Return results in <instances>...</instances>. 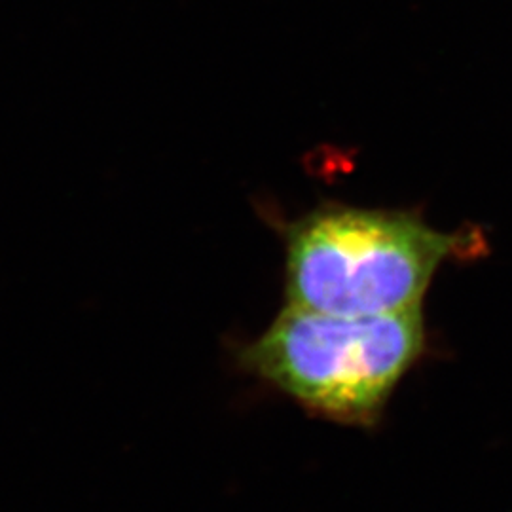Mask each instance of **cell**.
Returning <instances> with one entry per match:
<instances>
[{
  "label": "cell",
  "mask_w": 512,
  "mask_h": 512,
  "mask_svg": "<svg viewBox=\"0 0 512 512\" xmlns=\"http://www.w3.org/2000/svg\"><path fill=\"white\" fill-rule=\"evenodd\" d=\"M484 249L480 230L442 232L420 211L327 205L289 234V306L349 317L416 310L442 264Z\"/></svg>",
  "instance_id": "6da1fadb"
},
{
  "label": "cell",
  "mask_w": 512,
  "mask_h": 512,
  "mask_svg": "<svg viewBox=\"0 0 512 512\" xmlns=\"http://www.w3.org/2000/svg\"><path fill=\"white\" fill-rule=\"evenodd\" d=\"M423 348L421 308L349 317L289 306L245 357L313 412L365 425L380 418Z\"/></svg>",
  "instance_id": "7a4b0ae2"
}]
</instances>
